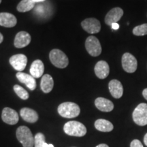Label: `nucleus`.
<instances>
[{
	"label": "nucleus",
	"instance_id": "nucleus-25",
	"mask_svg": "<svg viewBox=\"0 0 147 147\" xmlns=\"http://www.w3.org/2000/svg\"><path fill=\"white\" fill-rule=\"evenodd\" d=\"M45 136L43 134L38 133L34 136V146L35 147H44V144L46 143Z\"/></svg>",
	"mask_w": 147,
	"mask_h": 147
},
{
	"label": "nucleus",
	"instance_id": "nucleus-2",
	"mask_svg": "<svg viewBox=\"0 0 147 147\" xmlns=\"http://www.w3.org/2000/svg\"><path fill=\"white\" fill-rule=\"evenodd\" d=\"M63 131L66 134L71 136L82 137L87 134V128L78 121H71L64 125Z\"/></svg>",
	"mask_w": 147,
	"mask_h": 147
},
{
	"label": "nucleus",
	"instance_id": "nucleus-22",
	"mask_svg": "<svg viewBox=\"0 0 147 147\" xmlns=\"http://www.w3.org/2000/svg\"><path fill=\"white\" fill-rule=\"evenodd\" d=\"M36 3L34 0H21L17 5L16 9L19 12H26L34 8Z\"/></svg>",
	"mask_w": 147,
	"mask_h": 147
},
{
	"label": "nucleus",
	"instance_id": "nucleus-15",
	"mask_svg": "<svg viewBox=\"0 0 147 147\" xmlns=\"http://www.w3.org/2000/svg\"><path fill=\"white\" fill-rule=\"evenodd\" d=\"M16 76L21 83L25 84L27 87V88H29L31 91H34L36 89L37 86L36 81L32 75L18 71L16 74Z\"/></svg>",
	"mask_w": 147,
	"mask_h": 147
},
{
	"label": "nucleus",
	"instance_id": "nucleus-11",
	"mask_svg": "<svg viewBox=\"0 0 147 147\" xmlns=\"http://www.w3.org/2000/svg\"><path fill=\"white\" fill-rule=\"evenodd\" d=\"M123 10L119 7L111 9L105 16V23L107 25H112L113 23H117L123 15Z\"/></svg>",
	"mask_w": 147,
	"mask_h": 147
},
{
	"label": "nucleus",
	"instance_id": "nucleus-3",
	"mask_svg": "<svg viewBox=\"0 0 147 147\" xmlns=\"http://www.w3.org/2000/svg\"><path fill=\"white\" fill-rule=\"evenodd\" d=\"M16 138L23 147L34 146V136L31 130L26 126H20L16 130Z\"/></svg>",
	"mask_w": 147,
	"mask_h": 147
},
{
	"label": "nucleus",
	"instance_id": "nucleus-13",
	"mask_svg": "<svg viewBox=\"0 0 147 147\" xmlns=\"http://www.w3.org/2000/svg\"><path fill=\"white\" fill-rule=\"evenodd\" d=\"M108 88H109L110 94L114 98L119 99L123 96V87L119 80H116V79L110 80L108 84Z\"/></svg>",
	"mask_w": 147,
	"mask_h": 147
},
{
	"label": "nucleus",
	"instance_id": "nucleus-16",
	"mask_svg": "<svg viewBox=\"0 0 147 147\" xmlns=\"http://www.w3.org/2000/svg\"><path fill=\"white\" fill-rule=\"evenodd\" d=\"M17 23L16 16L8 12L0 13V26L5 27H13Z\"/></svg>",
	"mask_w": 147,
	"mask_h": 147
},
{
	"label": "nucleus",
	"instance_id": "nucleus-9",
	"mask_svg": "<svg viewBox=\"0 0 147 147\" xmlns=\"http://www.w3.org/2000/svg\"><path fill=\"white\" fill-rule=\"evenodd\" d=\"M10 63L13 68L18 71H21L25 69L27 63V58L23 54L14 55L10 58Z\"/></svg>",
	"mask_w": 147,
	"mask_h": 147
},
{
	"label": "nucleus",
	"instance_id": "nucleus-8",
	"mask_svg": "<svg viewBox=\"0 0 147 147\" xmlns=\"http://www.w3.org/2000/svg\"><path fill=\"white\" fill-rule=\"evenodd\" d=\"M81 26L85 32L90 34H97L101 30V23L95 18H86L82 21Z\"/></svg>",
	"mask_w": 147,
	"mask_h": 147
},
{
	"label": "nucleus",
	"instance_id": "nucleus-32",
	"mask_svg": "<svg viewBox=\"0 0 147 147\" xmlns=\"http://www.w3.org/2000/svg\"><path fill=\"white\" fill-rule=\"evenodd\" d=\"M3 35L0 33V44L3 42Z\"/></svg>",
	"mask_w": 147,
	"mask_h": 147
},
{
	"label": "nucleus",
	"instance_id": "nucleus-34",
	"mask_svg": "<svg viewBox=\"0 0 147 147\" xmlns=\"http://www.w3.org/2000/svg\"><path fill=\"white\" fill-rule=\"evenodd\" d=\"M1 3V0H0V3Z\"/></svg>",
	"mask_w": 147,
	"mask_h": 147
},
{
	"label": "nucleus",
	"instance_id": "nucleus-21",
	"mask_svg": "<svg viewBox=\"0 0 147 147\" xmlns=\"http://www.w3.org/2000/svg\"><path fill=\"white\" fill-rule=\"evenodd\" d=\"M95 127L100 131L110 132L113 129L114 126L109 121L100 119H97L95 122Z\"/></svg>",
	"mask_w": 147,
	"mask_h": 147
},
{
	"label": "nucleus",
	"instance_id": "nucleus-28",
	"mask_svg": "<svg viewBox=\"0 0 147 147\" xmlns=\"http://www.w3.org/2000/svg\"><path fill=\"white\" fill-rule=\"evenodd\" d=\"M142 95L143 97H144V99H146L147 100V88L146 89H144L142 91Z\"/></svg>",
	"mask_w": 147,
	"mask_h": 147
},
{
	"label": "nucleus",
	"instance_id": "nucleus-14",
	"mask_svg": "<svg viewBox=\"0 0 147 147\" xmlns=\"http://www.w3.org/2000/svg\"><path fill=\"white\" fill-rule=\"evenodd\" d=\"M94 71L95 75L98 78H106L110 73L109 65L105 61H100L95 64Z\"/></svg>",
	"mask_w": 147,
	"mask_h": 147
},
{
	"label": "nucleus",
	"instance_id": "nucleus-5",
	"mask_svg": "<svg viewBox=\"0 0 147 147\" xmlns=\"http://www.w3.org/2000/svg\"><path fill=\"white\" fill-rule=\"evenodd\" d=\"M133 120L136 124L140 126L147 125V104L141 103L135 108L132 114Z\"/></svg>",
	"mask_w": 147,
	"mask_h": 147
},
{
	"label": "nucleus",
	"instance_id": "nucleus-1",
	"mask_svg": "<svg viewBox=\"0 0 147 147\" xmlns=\"http://www.w3.org/2000/svg\"><path fill=\"white\" fill-rule=\"evenodd\" d=\"M58 113L67 119H72L80 115V108L78 104L74 102H63L58 106Z\"/></svg>",
	"mask_w": 147,
	"mask_h": 147
},
{
	"label": "nucleus",
	"instance_id": "nucleus-7",
	"mask_svg": "<svg viewBox=\"0 0 147 147\" xmlns=\"http://www.w3.org/2000/svg\"><path fill=\"white\" fill-rule=\"evenodd\" d=\"M123 69L127 73H134L136 71L138 61L135 57L129 53H125L123 55L121 59Z\"/></svg>",
	"mask_w": 147,
	"mask_h": 147
},
{
	"label": "nucleus",
	"instance_id": "nucleus-19",
	"mask_svg": "<svg viewBox=\"0 0 147 147\" xmlns=\"http://www.w3.org/2000/svg\"><path fill=\"white\" fill-rule=\"evenodd\" d=\"M29 71L34 78H40L45 71V65L43 62L40 59L35 60L31 65Z\"/></svg>",
	"mask_w": 147,
	"mask_h": 147
},
{
	"label": "nucleus",
	"instance_id": "nucleus-12",
	"mask_svg": "<svg viewBox=\"0 0 147 147\" xmlns=\"http://www.w3.org/2000/svg\"><path fill=\"white\" fill-rule=\"evenodd\" d=\"M32 40V37L28 32H20L16 35L14 38V45L18 49H22L29 45Z\"/></svg>",
	"mask_w": 147,
	"mask_h": 147
},
{
	"label": "nucleus",
	"instance_id": "nucleus-18",
	"mask_svg": "<svg viewBox=\"0 0 147 147\" xmlns=\"http://www.w3.org/2000/svg\"><path fill=\"white\" fill-rule=\"evenodd\" d=\"M20 115L26 122L34 123L38 120V115L34 110L29 108H23L20 111Z\"/></svg>",
	"mask_w": 147,
	"mask_h": 147
},
{
	"label": "nucleus",
	"instance_id": "nucleus-31",
	"mask_svg": "<svg viewBox=\"0 0 147 147\" xmlns=\"http://www.w3.org/2000/svg\"><path fill=\"white\" fill-rule=\"evenodd\" d=\"M95 147H109V146H108V145L106 144H101L97 145V146H95Z\"/></svg>",
	"mask_w": 147,
	"mask_h": 147
},
{
	"label": "nucleus",
	"instance_id": "nucleus-27",
	"mask_svg": "<svg viewBox=\"0 0 147 147\" xmlns=\"http://www.w3.org/2000/svg\"><path fill=\"white\" fill-rule=\"evenodd\" d=\"M111 27H112V29H114V30H117V29H119V25L117 23H113V25H111Z\"/></svg>",
	"mask_w": 147,
	"mask_h": 147
},
{
	"label": "nucleus",
	"instance_id": "nucleus-30",
	"mask_svg": "<svg viewBox=\"0 0 147 147\" xmlns=\"http://www.w3.org/2000/svg\"><path fill=\"white\" fill-rule=\"evenodd\" d=\"M144 142L146 146H147V133L145 134L144 138Z\"/></svg>",
	"mask_w": 147,
	"mask_h": 147
},
{
	"label": "nucleus",
	"instance_id": "nucleus-26",
	"mask_svg": "<svg viewBox=\"0 0 147 147\" xmlns=\"http://www.w3.org/2000/svg\"><path fill=\"white\" fill-rule=\"evenodd\" d=\"M130 147H143V145L138 140H134L131 142Z\"/></svg>",
	"mask_w": 147,
	"mask_h": 147
},
{
	"label": "nucleus",
	"instance_id": "nucleus-24",
	"mask_svg": "<svg viewBox=\"0 0 147 147\" xmlns=\"http://www.w3.org/2000/svg\"><path fill=\"white\" fill-rule=\"evenodd\" d=\"M133 34L136 36H143L147 35V23L138 25L133 29Z\"/></svg>",
	"mask_w": 147,
	"mask_h": 147
},
{
	"label": "nucleus",
	"instance_id": "nucleus-23",
	"mask_svg": "<svg viewBox=\"0 0 147 147\" xmlns=\"http://www.w3.org/2000/svg\"><path fill=\"white\" fill-rule=\"evenodd\" d=\"M14 91L16 93V94L18 95L20 98L22 99L23 100H26L29 98V95L28 92L25 90L24 88L21 87L20 85L18 84H15L13 87Z\"/></svg>",
	"mask_w": 147,
	"mask_h": 147
},
{
	"label": "nucleus",
	"instance_id": "nucleus-17",
	"mask_svg": "<svg viewBox=\"0 0 147 147\" xmlns=\"http://www.w3.org/2000/svg\"><path fill=\"white\" fill-rule=\"evenodd\" d=\"M95 105L102 112L108 113L114 109V104L111 101L104 97H97L95 101Z\"/></svg>",
	"mask_w": 147,
	"mask_h": 147
},
{
	"label": "nucleus",
	"instance_id": "nucleus-6",
	"mask_svg": "<svg viewBox=\"0 0 147 147\" xmlns=\"http://www.w3.org/2000/svg\"><path fill=\"white\" fill-rule=\"evenodd\" d=\"M85 48L88 53L92 57H97L102 53V46L96 37L91 36L85 41Z\"/></svg>",
	"mask_w": 147,
	"mask_h": 147
},
{
	"label": "nucleus",
	"instance_id": "nucleus-20",
	"mask_svg": "<svg viewBox=\"0 0 147 147\" xmlns=\"http://www.w3.org/2000/svg\"><path fill=\"white\" fill-rule=\"evenodd\" d=\"M54 87V80L49 74H45L42 77L40 87L42 91L45 93H49L52 91Z\"/></svg>",
	"mask_w": 147,
	"mask_h": 147
},
{
	"label": "nucleus",
	"instance_id": "nucleus-10",
	"mask_svg": "<svg viewBox=\"0 0 147 147\" xmlns=\"http://www.w3.org/2000/svg\"><path fill=\"white\" fill-rule=\"evenodd\" d=\"M1 119L5 123L8 125H15L18 123L19 117L18 113L12 108L6 107L2 110Z\"/></svg>",
	"mask_w": 147,
	"mask_h": 147
},
{
	"label": "nucleus",
	"instance_id": "nucleus-33",
	"mask_svg": "<svg viewBox=\"0 0 147 147\" xmlns=\"http://www.w3.org/2000/svg\"><path fill=\"white\" fill-rule=\"evenodd\" d=\"M45 0H34L35 3H39V2H42V1H45Z\"/></svg>",
	"mask_w": 147,
	"mask_h": 147
},
{
	"label": "nucleus",
	"instance_id": "nucleus-29",
	"mask_svg": "<svg viewBox=\"0 0 147 147\" xmlns=\"http://www.w3.org/2000/svg\"><path fill=\"white\" fill-rule=\"evenodd\" d=\"M44 147H54V146H53V144H47V143L46 142L45 144H44Z\"/></svg>",
	"mask_w": 147,
	"mask_h": 147
},
{
	"label": "nucleus",
	"instance_id": "nucleus-4",
	"mask_svg": "<svg viewBox=\"0 0 147 147\" xmlns=\"http://www.w3.org/2000/svg\"><path fill=\"white\" fill-rule=\"evenodd\" d=\"M49 59L53 65L58 68L63 69L67 67L69 59L67 55L59 49H53L49 53Z\"/></svg>",
	"mask_w": 147,
	"mask_h": 147
}]
</instances>
